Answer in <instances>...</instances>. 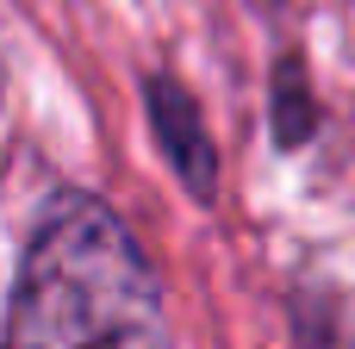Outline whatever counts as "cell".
I'll return each mask as SVG.
<instances>
[{
	"label": "cell",
	"instance_id": "1",
	"mask_svg": "<svg viewBox=\"0 0 355 349\" xmlns=\"http://www.w3.org/2000/svg\"><path fill=\"white\" fill-rule=\"evenodd\" d=\"M0 349H168V306L137 237L87 194L37 225Z\"/></svg>",
	"mask_w": 355,
	"mask_h": 349
},
{
	"label": "cell",
	"instance_id": "2",
	"mask_svg": "<svg viewBox=\"0 0 355 349\" xmlns=\"http://www.w3.org/2000/svg\"><path fill=\"white\" fill-rule=\"evenodd\" d=\"M150 125H156L162 156L175 162V175L193 187V200H212V187H218V150H212V137L200 125V106L187 100L181 81H162V75L150 81Z\"/></svg>",
	"mask_w": 355,
	"mask_h": 349
},
{
	"label": "cell",
	"instance_id": "3",
	"mask_svg": "<svg viewBox=\"0 0 355 349\" xmlns=\"http://www.w3.org/2000/svg\"><path fill=\"white\" fill-rule=\"evenodd\" d=\"M312 349H349V343H337V337H318V331H312Z\"/></svg>",
	"mask_w": 355,
	"mask_h": 349
}]
</instances>
